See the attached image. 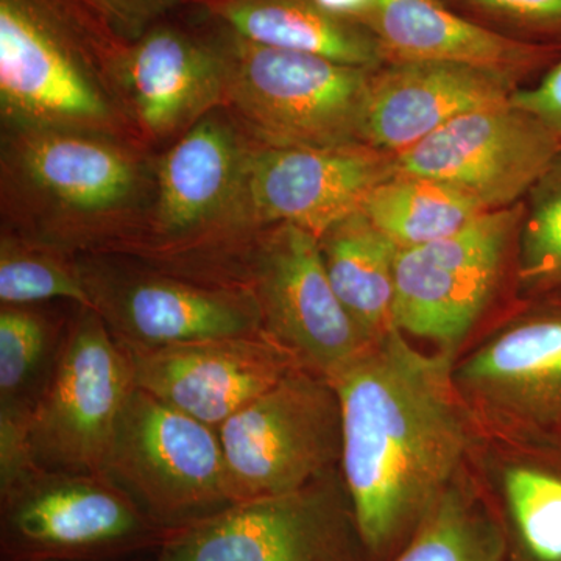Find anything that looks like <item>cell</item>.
<instances>
[{"mask_svg": "<svg viewBox=\"0 0 561 561\" xmlns=\"http://www.w3.org/2000/svg\"><path fill=\"white\" fill-rule=\"evenodd\" d=\"M453 359L415 348L393 328L330 378L341 405L343 489L373 552L421 523L467 453Z\"/></svg>", "mask_w": 561, "mask_h": 561, "instance_id": "6da1fadb", "label": "cell"}, {"mask_svg": "<svg viewBox=\"0 0 561 561\" xmlns=\"http://www.w3.org/2000/svg\"><path fill=\"white\" fill-rule=\"evenodd\" d=\"M0 164L7 231L73 256L121 254L153 198L154 161L130 140L3 128Z\"/></svg>", "mask_w": 561, "mask_h": 561, "instance_id": "7a4b0ae2", "label": "cell"}, {"mask_svg": "<svg viewBox=\"0 0 561 561\" xmlns=\"http://www.w3.org/2000/svg\"><path fill=\"white\" fill-rule=\"evenodd\" d=\"M125 44L80 0H0L3 128L92 133L144 146L122 90Z\"/></svg>", "mask_w": 561, "mask_h": 561, "instance_id": "3957f363", "label": "cell"}, {"mask_svg": "<svg viewBox=\"0 0 561 561\" xmlns=\"http://www.w3.org/2000/svg\"><path fill=\"white\" fill-rule=\"evenodd\" d=\"M254 146L227 110L176 138L154 161L150 208L121 254L184 278L242 287L243 256L262 231L249 202Z\"/></svg>", "mask_w": 561, "mask_h": 561, "instance_id": "277c9868", "label": "cell"}, {"mask_svg": "<svg viewBox=\"0 0 561 561\" xmlns=\"http://www.w3.org/2000/svg\"><path fill=\"white\" fill-rule=\"evenodd\" d=\"M219 43L228 62L225 110L254 142L278 149L367 144L373 70L260 46L228 31Z\"/></svg>", "mask_w": 561, "mask_h": 561, "instance_id": "5b68a950", "label": "cell"}, {"mask_svg": "<svg viewBox=\"0 0 561 561\" xmlns=\"http://www.w3.org/2000/svg\"><path fill=\"white\" fill-rule=\"evenodd\" d=\"M168 534L102 474L32 468L0 489L2 561H127Z\"/></svg>", "mask_w": 561, "mask_h": 561, "instance_id": "8992f818", "label": "cell"}, {"mask_svg": "<svg viewBox=\"0 0 561 561\" xmlns=\"http://www.w3.org/2000/svg\"><path fill=\"white\" fill-rule=\"evenodd\" d=\"M232 504L295 493L335 471L342 457L337 393L295 367L219 427Z\"/></svg>", "mask_w": 561, "mask_h": 561, "instance_id": "52a82bcc", "label": "cell"}, {"mask_svg": "<svg viewBox=\"0 0 561 561\" xmlns=\"http://www.w3.org/2000/svg\"><path fill=\"white\" fill-rule=\"evenodd\" d=\"M102 476L168 531L232 504L219 430L138 387L122 409Z\"/></svg>", "mask_w": 561, "mask_h": 561, "instance_id": "ba28073f", "label": "cell"}, {"mask_svg": "<svg viewBox=\"0 0 561 561\" xmlns=\"http://www.w3.org/2000/svg\"><path fill=\"white\" fill-rule=\"evenodd\" d=\"M135 389L127 351L94 309L76 306L28 421L33 470L102 474L117 420Z\"/></svg>", "mask_w": 561, "mask_h": 561, "instance_id": "9c48e42d", "label": "cell"}, {"mask_svg": "<svg viewBox=\"0 0 561 561\" xmlns=\"http://www.w3.org/2000/svg\"><path fill=\"white\" fill-rule=\"evenodd\" d=\"M91 308L127 348L262 335L247 287L201 283L124 254H81Z\"/></svg>", "mask_w": 561, "mask_h": 561, "instance_id": "30bf717a", "label": "cell"}, {"mask_svg": "<svg viewBox=\"0 0 561 561\" xmlns=\"http://www.w3.org/2000/svg\"><path fill=\"white\" fill-rule=\"evenodd\" d=\"M241 286L256 300L262 335L324 378L373 342L332 289L319 239L295 225H272L254 238Z\"/></svg>", "mask_w": 561, "mask_h": 561, "instance_id": "8fae6325", "label": "cell"}, {"mask_svg": "<svg viewBox=\"0 0 561 561\" xmlns=\"http://www.w3.org/2000/svg\"><path fill=\"white\" fill-rule=\"evenodd\" d=\"M335 471L306 489L238 502L173 529L151 561H354Z\"/></svg>", "mask_w": 561, "mask_h": 561, "instance_id": "7c38bea8", "label": "cell"}, {"mask_svg": "<svg viewBox=\"0 0 561 561\" xmlns=\"http://www.w3.org/2000/svg\"><path fill=\"white\" fill-rule=\"evenodd\" d=\"M560 153L559 139L540 121L507 102L461 114L397 154L394 168L496 210L534 190Z\"/></svg>", "mask_w": 561, "mask_h": 561, "instance_id": "4fadbf2b", "label": "cell"}, {"mask_svg": "<svg viewBox=\"0 0 561 561\" xmlns=\"http://www.w3.org/2000/svg\"><path fill=\"white\" fill-rule=\"evenodd\" d=\"M518 220L516 210H489L449 238L401 249L394 327L454 353L489 301Z\"/></svg>", "mask_w": 561, "mask_h": 561, "instance_id": "5bb4252c", "label": "cell"}, {"mask_svg": "<svg viewBox=\"0 0 561 561\" xmlns=\"http://www.w3.org/2000/svg\"><path fill=\"white\" fill-rule=\"evenodd\" d=\"M394 173V154L368 144L330 149L256 144L249 165L251 216L261 230L289 224L320 239L359 213L368 195Z\"/></svg>", "mask_w": 561, "mask_h": 561, "instance_id": "9a60e30c", "label": "cell"}, {"mask_svg": "<svg viewBox=\"0 0 561 561\" xmlns=\"http://www.w3.org/2000/svg\"><path fill=\"white\" fill-rule=\"evenodd\" d=\"M124 348L138 389L216 430L301 367L261 334Z\"/></svg>", "mask_w": 561, "mask_h": 561, "instance_id": "2e32d148", "label": "cell"}, {"mask_svg": "<svg viewBox=\"0 0 561 561\" xmlns=\"http://www.w3.org/2000/svg\"><path fill=\"white\" fill-rule=\"evenodd\" d=\"M121 83L140 142L184 135L225 110L228 62L219 41L157 24L125 44Z\"/></svg>", "mask_w": 561, "mask_h": 561, "instance_id": "e0dca14e", "label": "cell"}, {"mask_svg": "<svg viewBox=\"0 0 561 561\" xmlns=\"http://www.w3.org/2000/svg\"><path fill=\"white\" fill-rule=\"evenodd\" d=\"M507 76L453 62L401 61L371 76L365 106L368 146L397 154L461 114L511 102Z\"/></svg>", "mask_w": 561, "mask_h": 561, "instance_id": "ac0fdd59", "label": "cell"}, {"mask_svg": "<svg viewBox=\"0 0 561 561\" xmlns=\"http://www.w3.org/2000/svg\"><path fill=\"white\" fill-rule=\"evenodd\" d=\"M460 382L538 437L561 442V305L483 345Z\"/></svg>", "mask_w": 561, "mask_h": 561, "instance_id": "d6986e66", "label": "cell"}, {"mask_svg": "<svg viewBox=\"0 0 561 561\" xmlns=\"http://www.w3.org/2000/svg\"><path fill=\"white\" fill-rule=\"evenodd\" d=\"M360 24L394 62H453L513 77L560 60L559 47L507 38L437 0H376Z\"/></svg>", "mask_w": 561, "mask_h": 561, "instance_id": "ffe728a7", "label": "cell"}, {"mask_svg": "<svg viewBox=\"0 0 561 561\" xmlns=\"http://www.w3.org/2000/svg\"><path fill=\"white\" fill-rule=\"evenodd\" d=\"M203 9L250 43L375 70L381 44L359 22L335 16L316 0H201Z\"/></svg>", "mask_w": 561, "mask_h": 561, "instance_id": "44dd1931", "label": "cell"}, {"mask_svg": "<svg viewBox=\"0 0 561 561\" xmlns=\"http://www.w3.org/2000/svg\"><path fill=\"white\" fill-rule=\"evenodd\" d=\"M70 317L41 305L0 309V467L28 460L27 426L46 390Z\"/></svg>", "mask_w": 561, "mask_h": 561, "instance_id": "7402d4cb", "label": "cell"}, {"mask_svg": "<svg viewBox=\"0 0 561 561\" xmlns=\"http://www.w3.org/2000/svg\"><path fill=\"white\" fill-rule=\"evenodd\" d=\"M332 289L370 341L393 330L394 264L400 247L365 214H353L319 239Z\"/></svg>", "mask_w": 561, "mask_h": 561, "instance_id": "603a6c76", "label": "cell"}, {"mask_svg": "<svg viewBox=\"0 0 561 561\" xmlns=\"http://www.w3.org/2000/svg\"><path fill=\"white\" fill-rule=\"evenodd\" d=\"M360 210L400 249L449 238L489 213L446 184L402 173L382 181Z\"/></svg>", "mask_w": 561, "mask_h": 561, "instance_id": "cb8c5ba5", "label": "cell"}, {"mask_svg": "<svg viewBox=\"0 0 561 561\" xmlns=\"http://www.w3.org/2000/svg\"><path fill=\"white\" fill-rule=\"evenodd\" d=\"M505 472V496L530 561H561V442Z\"/></svg>", "mask_w": 561, "mask_h": 561, "instance_id": "d4e9b609", "label": "cell"}, {"mask_svg": "<svg viewBox=\"0 0 561 561\" xmlns=\"http://www.w3.org/2000/svg\"><path fill=\"white\" fill-rule=\"evenodd\" d=\"M70 301L91 308L79 256L3 231L0 239V302L2 306Z\"/></svg>", "mask_w": 561, "mask_h": 561, "instance_id": "484cf974", "label": "cell"}, {"mask_svg": "<svg viewBox=\"0 0 561 561\" xmlns=\"http://www.w3.org/2000/svg\"><path fill=\"white\" fill-rule=\"evenodd\" d=\"M497 527L453 483L416 527L397 561H502Z\"/></svg>", "mask_w": 561, "mask_h": 561, "instance_id": "4316f807", "label": "cell"}, {"mask_svg": "<svg viewBox=\"0 0 561 561\" xmlns=\"http://www.w3.org/2000/svg\"><path fill=\"white\" fill-rule=\"evenodd\" d=\"M519 273L531 286L561 287V153L534 187Z\"/></svg>", "mask_w": 561, "mask_h": 561, "instance_id": "83f0119b", "label": "cell"}, {"mask_svg": "<svg viewBox=\"0 0 561 561\" xmlns=\"http://www.w3.org/2000/svg\"><path fill=\"white\" fill-rule=\"evenodd\" d=\"M122 41L138 39L183 0H80Z\"/></svg>", "mask_w": 561, "mask_h": 561, "instance_id": "f1b7e54d", "label": "cell"}, {"mask_svg": "<svg viewBox=\"0 0 561 561\" xmlns=\"http://www.w3.org/2000/svg\"><path fill=\"white\" fill-rule=\"evenodd\" d=\"M511 102L540 121L561 144V58L535 87L513 92Z\"/></svg>", "mask_w": 561, "mask_h": 561, "instance_id": "f546056e", "label": "cell"}, {"mask_svg": "<svg viewBox=\"0 0 561 561\" xmlns=\"http://www.w3.org/2000/svg\"><path fill=\"white\" fill-rule=\"evenodd\" d=\"M535 31L561 36V0H471Z\"/></svg>", "mask_w": 561, "mask_h": 561, "instance_id": "4dcf8cb0", "label": "cell"}, {"mask_svg": "<svg viewBox=\"0 0 561 561\" xmlns=\"http://www.w3.org/2000/svg\"><path fill=\"white\" fill-rule=\"evenodd\" d=\"M376 0H316L317 5L335 16L359 22L370 13Z\"/></svg>", "mask_w": 561, "mask_h": 561, "instance_id": "1f68e13d", "label": "cell"}, {"mask_svg": "<svg viewBox=\"0 0 561 561\" xmlns=\"http://www.w3.org/2000/svg\"><path fill=\"white\" fill-rule=\"evenodd\" d=\"M127 561H151V557L142 556V557H138V559H131V560H127Z\"/></svg>", "mask_w": 561, "mask_h": 561, "instance_id": "d6a6232c", "label": "cell"}]
</instances>
